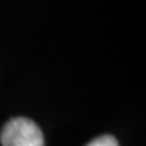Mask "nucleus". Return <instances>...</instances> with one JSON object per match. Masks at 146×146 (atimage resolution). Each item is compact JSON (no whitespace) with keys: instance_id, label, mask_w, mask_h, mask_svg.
Instances as JSON below:
<instances>
[{"instance_id":"obj_2","label":"nucleus","mask_w":146,"mask_h":146,"mask_svg":"<svg viewBox=\"0 0 146 146\" xmlns=\"http://www.w3.org/2000/svg\"><path fill=\"white\" fill-rule=\"evenodd\" d=\"M85 146H119V145H118V140L113 136L104 134V136H100V137L94 139V140H91Z\"/></svg>"},{"instance_id":"obj_1","label":"nucleus","mask_w":146,"mask_h":146,"mask_svg":"<svg viewBox=\"0 0 146 146\" xmlns=\"http://www.w3.org/2000/svg\"><path fill=\"white\" fill-rule=\"evenodd\" d=\"M3 146H45L43 134L39 125L29 118H12L0 133Z\"/></svg>"}]
</instances>
